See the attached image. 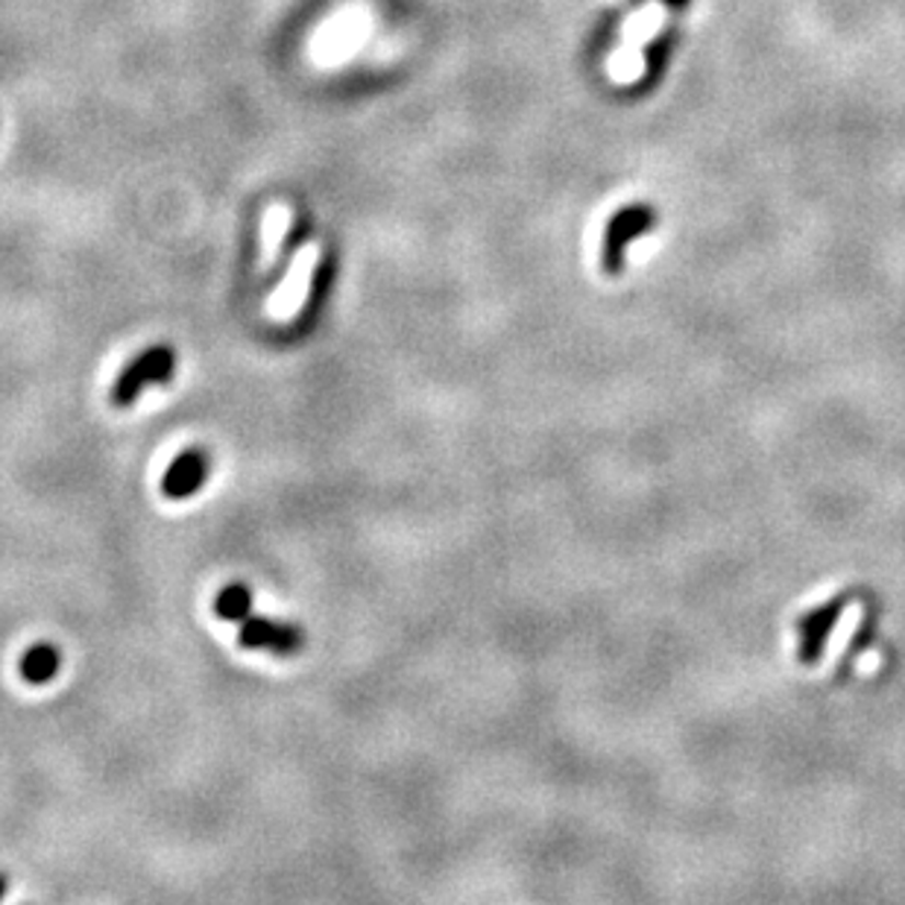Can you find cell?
I'll return each mask as SVG.
<instances>
[{
	"instance_id": "obj_1",
	"label": "cell",
	"mask_w": 905,
	"mask_h": 905,
	"mask_svg": "<svg viewBox=\"0 0 905 905\" xmlns=\"http://www.w3.org/2000/svg\"><path fill=\"white\" fill-rule=\"evenodd\" d=\"M173 369H176V355L171 346H153L129 360V367H124V373L117 376L108 399L117 408H126L144 393L147 385H168L173 378Z\"/></svg>"
},
{
	"instance_id": "obj_3",
	"label": "cell",
	"mask_w": 905,
	"mask_h": 905,
	"mask_svg": "<svg viewBox=\"0 0 905 905\" xmlns=\"http://www.w3.org/2000/svg\"><path fill=\"white\" fill-rule=\"evenodd\" d=\"M651 226H654V211L648 206L625 208V211L612 217L607 234H604V267H607V273H619L625 247L642 232H648Z\"/></svg>"
},
{
	"instance_id": "obj_8",
	"label": "cell",
	"mask_w": 905,
	"mask_h": 905,
	"mask_svg": "<svg viewBox=\"0 0 905 905\" xmlns=\"http://www.w3.org/2000/svg\"><path fill=\"white\" fill-rule=\"evenodd\" d=\"M7 887H10V877H7V873H0V900H3V894H7Z\"/></svg>"
},
{
	"instance_id": "obj_4",
	"label": "cell",
	"mask_w": 905,
	"mask_h": 905,
	"mask_svg": "<svg viewBox=\"0 0 905 905\" xmlns=\"http://www.w3.org/2000/svg\"><path fill=\"white\" fill-rule=\"evenodd\" d=\"M208 469H211V460L203 448H188L182 451L180 458L173 460L168 472L162 478V493L168 499H188L206 484Z\"/></svg>"
},
{
	"instance_id": "obj_7",
	"label": "cell",
	"mask_w": 905,
	"mask_h": 905,
	"mask_svg": "<svg viewBox=\"0 0 905 905\" xmlns=\"http://www.w3.org/2000/svg\"><path fill=\"white\" fill-rule=\"evenodd\" d=\"M672 45H674L672 33H665L663 38H656L654 45H648V77H645V82H651V80H656V77H660V71H663L665 62H668Z\"/></svg>"
},
{
	"instance_id": "obj_6",
	"label": "cell",
	"mask_w": 905,
	"mask_h": 905,
	"mask_svg": "<svg viewBox=\"0 0 905 905\" xmlns=\"http://www.w3.org/2000/svg\"><path fill=\"white\" fill-rule=\"evenodd\" d=\"M252 610V592L243 583H229L217 592L215 612L226 621H243Z\"/></svg>"
},
{
	"instance_id": "obj_5",
	"label": "cell",
	"mask_w": 905,
	"mask_h": 905,
	"mask_svg": "<svg viewBox=\"0 0 905 905\" xmlns=\"http://www.w3.org/2000/svg\"><path fill=\"white\" fill-rule=\"evenodd\" d=\"M62 665V656L56 651V645L50 642H36L33 648H27V654L21 656V677L27 683H47L54 680L56 672Z\"/></svg>"
},
{
	"instance_id": "obj_9",
	"label": "cell",
	"mask_w": 905,
	"mask_h": 905,
	"mask_svg": "<svg viewBox=\"0 0 905 905\" xmlns=\"http://www.w3.org/2000/svg\"><path fill=\"white\" fill-rule=\"evenodd\" d=\"M665 3H668V7H672V10H683V7H686V3H689V0H665Z\"/></svg>"
},
{
	"instance_id": "obj_10",
	"label": "cell",
	"mask_w": 905,
	"mask_h": 905,
	"mask_svg": "<svg viewBox=\"0 0 905 905\" xmlns=\"http://www.w3.org/2000/svg\"><path fill=\"white\" fill-rule=\"evenodd\" d=\"M633 3H642V0H633Z\"/></svg>"
},
{
	"instance_id": "obj_2",
	"label": "cell",
	"mask_w": 905,
	"mask_h": 905,
	"mask_svg": "<svg viewBox=\"0 0 905 905\" xmlns=\"http://www.w3.org/2000/svg\"><path fill=\"white\" fill-rule=\"evenodd\" d=\"M243 648L250 651H273V654L290 656L299 654L306 645V633L302 628H296L290 621H276L267 616H247L241 621V637H238Z\"/></svg>"
}]
</instances>
